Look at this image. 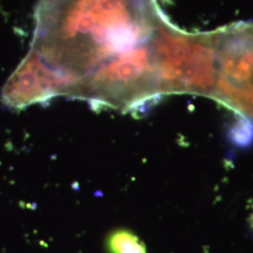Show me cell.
<instances>
[{"label": "cell", "mask_w": 253, "mask_h": 253, "mask_svg": "<svg viewBox=\"0 0 253 253\" xmlns=\"http://www.w3.org/2000/svg\"><path fill=\"white\" fill-rule=\"evenodd\" d=\"M67 97L94 107L140 113L163 98L154 66L150 39L116 54L71 86Z\"/></svg>", "instance_id": "obj_3"}, {"label": "cell", "mask_w": 253, "mask_h": 253, "mask_svg": "<svg viewBox=\"0 0 253 253\" xmlns=\"http://www.w3.org/2000/svg\"><path fill=\"white\" fill-rule=\"evenodd\" d=\"M71 81L46 62L33 47L4 84L0 100L4 106L23 110L55 97H66Z\"/></svg>", "instance_id": "obj_5"}, {"label": "cell", "mask_w": 253, "mask_h": 253, "mask_svg": "<svg viewBox=\"0 0 253 253\" xmlns=\"http://www.w3.org/2000/svg\"><path fill=\"white\" fill-rule=\"evenodd\" d=\"M106 249L109 253H147L145 244L126 229L112 232L106 240Z\"/></svg>", "instance_id": "obj_6"}, {"label": "cell", "mask_w": 253, "mask_h": 253, "mask_svg": "<svg viewBox=\"0 0 253 253\" xmlns=\"http://www.w3.org/2000/svg\"><path fill=\"white\" fill-rule=\"evenodd\" d=\"M251 221H252V225H253V215H252V217H251Z\"/></svg>", "instance_id": "obj_7"}, {"label": "cell", "mask_w": 253, "mask_h": 253, "mask_svg": "<svg viewBox=\"0 0 253 253\" xmlns=\"http://www.w3.org/2000/svg\"><path fill=\"white\" fill-rule=\"evenodd\" d=\"M218 29L191 33L175 27L163 10L150 37L162 97L191 94L212 99L217 74Z\"/></svg>", "instance_id": "obj_2"}, {"label": "cell", "mask_w": 253, "mask_h": 253, "mask_svg": "<svg viewBox=\"0 0 253 253\" xmlns=\"http://www.w3.org/2000/svg\"><path fill=\"white\" fill-rule=\"evenodd\" d=\"M157 0H39L31 47L71 81L150 39Z\"/></svg>", "instance_id": "obj_1"}, {"label": "cell", "mask_w": 253, "mask_h": 253, "mask_svg": "<svg viewBox=\"0 0 253 253\" xmlns=\"http://www.w3.org/2000/svg\"><path fill=\"white\" fill-rule=\"evenodd\" d=\"M212 99L253 122V22L218 29L217 81Z\"/></svg>", "instance_id": "obj_4"}]
</instances>
